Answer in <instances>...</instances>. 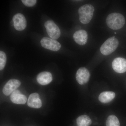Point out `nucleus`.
<instances>
[{"instance_id":"dca6fc26","label":"nucleus","mask_w":126,"mask_h":126,"mask_svg":"<svg viewBox=\"0 0 126 126\" xmlns=\"http://www.w3.org/2000/svg\"><path fill=\"white\" fill-rule=\"evenodd\" d=\"M106 126H120L119 120L115 115H110L106 122Z\"/></svg>"},{"instance_id":"ddd939ff","label":"nucleus","mask_w":126,"mask_h":126,"mask_svg":"<svg viewBox=\"0 0 126 126\" xmlns=\"http://www.w3.org/2000/svg\"><path fill=\"white\" fill-rule=\"evenodd\" d=\"M53 77L50 72H43L40 73L37 77V82L40 84L46 85L49 84L52 81Z\"/></svg>"},{"instance_id":"0eeeda50","label":"nucleus","mask_w":126,"mask_h":126,"mask_svg":"<svg viewBox=\"0 0 126 126\" xmlns=\"http://www.w3.org/2000/svg\"><path fill=\"white\" fill-rule=\"evenodd\" d=\"M21 85V82L17 79H10L5 84L2 89V92L5 95L9 96L16 90Z\"/></svg>"},{"instance_id":"9b49d317","label":"nucleus","mask_w":126,"mask_h":126,"mask_svg":"<svg viewBox=\"0 0 126 126\" xmlns=\"http://www.w3.org/2000/svg\"><path fill=\"white\" fill-rule=\"evenodd\" d=\"M27 104L32 108L38 109L41 107L42 102L38 94L34 93L31 94L28 99Z\"/></svg>"},{"instance_id":"423d86ee","label":"nucleus","mask_w":126,"mask_h":126,"mask_svg":"<svg viewBox=\"0 0 126 126\" xmlns=\"http://www.w3.org/2000/svg\"><path fill=\"white\" fill-rule=\"evenodd\" d=\"M90 77L89 71L85 67L79 68L76 73V79L78 83L81 85L87 83L89 81Z\"/></svg>"},{"instance_id":"1a4fd4ad","label":"nucleus","mask_w":126,"mask_h":126,"mask_svg":"<svg viewBox=\"0 0 126 126\" xmlns=\"http://www.w3.org/2000/svg\"><path fill=\"white\" fill-rule=\"evenodd\" d=\"M112 67L117 73H125L126 72V60L124 58H116L113 61Z\"/></svg>"},{"instance_id":"2eb2a0df","label":"nucleus","mask_w":126,"mask_h":126,"mask_svg":"<svg viewBox=\"0 0 126 126\" xmlns=\"http://www.w3.org/2000/svg\"><path fill=\"white\" fill-rule=\"evenodd\" d=\"M77 123L78 126H89L92 124V121L88 116L83 115L77 118Z\"/></svg>"},{"instance_id":"6e6552de","label":"nucleus","mask_w":126,"mask_h":126,"mask_svg":"<svg viewBox=\"0 0 126 126\" xmlns=\"http://www.w3.org/2000/svg\"><path fill=\"white\" fill-rule=\"evenodd\" d=\"M13 21L14 27L18 31L24 30L27 26V21L24 16L20 13H18L14 16Z\"/></svg>"},{"instance_id":"39448f33","label":"nucleus","mask_w":126,"mask_h":126,"mask_svg":"<svg viewBox=\"0 0 126 126\" xmlns=\"http://www.w3.org/2000/svg\"><path fill=\"white\" fill-rule=\"evenodd\" d=\"M40 43L42 47L52 51H58L61 48V44L58 41L48 37L42 38Z\"/></svg>"},{"instance_id":"f3484780","label":"nucleus","mask_w":126,"mask_h":126,"mask_svg":"<svg viewBox=\"0 0 126 126\" xmlns=\"http://www.w3.org/2000/svg\"><path fill=\"white\" fill-rule=\"evenodd\" d=\"M6 56L4 52L0 51V70H2L4 68L6 63Z\"/></svg>"},{"instance_id":"20e7f679","label":"nucleus","mask_w":126,"mask_h":126,"mask_svg":"<svg viewBox=\"0 0 126 126\" xmlns=\"http://www.w3.org/2000/svg\"><path fill=\"white\" fill-rule=\"evenodd\" d=\"M44 26L48 35L51 39L56 40L59 38L61 35L60 30L53 21H47Z\"/></svg>"},{"instance_id":"f8f14e48","label":"nucleus","mask_w":126,"mask_h":126,"mask_svg":"<svg viewBox=\"0 0 126 126\" xmlns=\"http://www.w3.org/2000/svg\"><path fill=\"white\" fill-rule=\"evenodd\" d=\"M10 98L12 102L17 104H25L27 100L26 97L21 94L20 91L18 90H15L12 93Z\"/></svg>"},{"instance_id":"f257e3e1","label":"nucleus","mask_w":126,"mask_h":126,"mask_svg":"<svg viewBox=\"0 0 126 126\" xmlns=\"http://www.w3.org/2000/svg\"><path fill=\"white\" fill-rule=\"evenodd\" d=\"M125 18L122 14L113 13L109 14L106 19V23L110 29L113 30L120 29L125 24Z\"/></svg>"},{"instance_id":"f03ea898","label":"nucleus","mask_w":126,"mask_h":126,"mask_svg":"<svg viewBox=\"0 0 126 126\" xmlns=\"http://www.w3.org/2000/svg\"><path fill=\"white\" fill-rule=\"evenodd\" d=\"M94 7L92 5L87 4L81 6L79 9V20L83 24H88L93 16Z\"/></svg>"},{"instance_id":"6ab92c4d","label":"nucleus","mask_w":126,"mask_h":126,"mask_svg":"<svg viewBox=\"0 0 126 126\" xmlns=\"http://www.w3.org/2000/svg\"><path fill=\"white\" fill-rule=\"evenodd\" d=\"M10 25H11L12 26H14V23L13 22V21H11L10 23Z\"/></svg>"},{"instance_id":"9d476101","label":"nucleus","mask_w":126,"mask_h":126,"mask_svg":"<svg viewBox=\"0 0 126 126\" xmlns=\"http://www.w3.org/2000/svg\"><path fill=\"white\" fill-rule=\"evenodd\" d=\"M73 37L75 42L78 44L80 45H84L87 41L88 33L84 30H79L74 34Z\"/></svg>"},{"instance_id":"a211bd4d","label":"nucleus","mask_w":126,"mask_h":126,"mask_svg":"<svg viewBox=\"0 0 126 126\" xmlns=\"http://www.w3.org/2000/svg\"><path fill=\"white\" fill-rule=\"evenodd\" d=\"M23 4L27 7H32L36 4V0H22Z\"/></svg>"},{"instance_id":"4468645a","label":"nucleus","mask_w":126,"mask_h":126,"mask_svg":"<svg viewBox=\"0 0 126 126\" xmlns=\"http://www.w3.org/2000/svg\"><path fill=\"white\" fill-rule=\"evenodd\" d=\"M115 93L111 91H107L100 94L98 97L99 101L103 103H107L111 101L115 98Z\"/></svg>"},{"instance_id":"7ed1b4c3","label":"nucleus","mask_w":126,"mask_h":126,"mask_svg":"<svg viewBox=\"0 0 126 126\" xmlns=\"http://www.w3.org/2000/svg\"><path fill=\"white\" fill-rule=\"evenodd\" d=\"M118 45V40L113 36L108 39L102 45L100 48V51L103 55H109L116 50Z\"/></svg>"}]
</instances>
